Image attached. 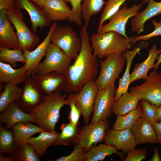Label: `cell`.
I'll use <instances>...</instances> for the list:
<instances>
[{"mask_svg": "<svg viewBox=\"0 0 161 161\" xmlns=\"http://www.w3.org/2000/svg\"><path fill=\"white\" fill-rule=\"evenodd\" d=\"M79 35L82 41L81 50L65 75L66 81L62 91L66 93L78 92L88 82L95 81L98 73L99 63L92 53L87 26L85 24L82 26Z\"/></svg>", "mask_w": 161, "mask_h": 161, "instance_id": "cell-1", "label": "cell"}, {"mask_svg": "<svg viewBox=\"0 0 161 161\" xmlns=\"http://www.w3.org/2000/svg\"><path fill=\"white\" fill-rule=\"evenodd\" d=\"M66 97V94L61 92L45 95L42 102L30 113L34 123L45 130L55 131L60 117V110L65 105Z\"/></svg>", "mask_w": 161, "mask_h": 161, "instance_id": "cell-2", "label": "cell"}, {"mask_svg": "<svg viewBox=\"0 0 161 161\" xmlns=\"http://www.w3.org/2000/svg\"><path fill=\"white\" fill-rule=\"evenodd\" d=\"M134 37L127 38L114 31L92 35L90 40L93 54L101 59L112 54L123 53L131 48Z\"/></svg>", "mask_w": 161, "mask_h": 161, "instance_id": "cell-3", "label": "cell"}, {"mask_svg": "<svg viewBox=\"0 0 161 161\" xmlns=\"http://www.w3.org/2000/svg\"><path fill=\"white\" fill-rule=\"evenodd\" d=\"M126 60L123 53L109 55L99 61L100 71L95 81L98 90L115 84L125 67Z\"/></svg>", "mask_w": 161, "mask_h": 161, "instance_id": "cell-4", "label": "cell"}, {"mask_svg": "<svg viewBox=\"0 0 161 161\" xmlns=\"http://www.w3.org/2000/svg\"><path fill=\"white\" fill-rule=\"evenodd\" d=\"M6 13L9 21L16 30L20 49L23 52L35 49L40 42V39L26 24L21 9L13 8L6 10Z\"/></svg>", "mask_w": 161, "mask_h": 161, "instance_id": "cell-5", "label": "cell"}, {"mask_svg": "<svg viewBox=\"0 0 161 161\" xmlns=\"http://www.w3.org/2000/svg\"><path fill=\"white\" fill-rule=\"evenodd\" d=\"M50 40L72 60L75 59L82 47L80 38L71 27L68 26H57Z\"/></svg>", "mask_w": 161, "mask_h": 161, "instance_id": "cell-6", "label": "cell"}, {"mask_svg": "<svg viewBox=\"0 0 161 161\" xmlns=\"http://www.w3.org/2000/svg\"><path fill=\"white\" fill-rule=\"evenodd\" d=\"M45 57L44 60L38 65L36 73L44 75L56 71L65 75L72 60L52 43H50L48 46Z\"/></svg>", "mask_w": 161, "mask_h": 161, "instance_id": "cell-7", "label": "cell"}, {"mask_svg": "<svg viewBox=\"0 0 161 161\" xmlns=\"http://www.w3.org/2000/svg\"><path fill=\"white\" fill-rule=\"evenodd\" d=\"M144 3L142 1L129 7L127 3L125 2L121 8L108 20L109 22L107 24L98 27L97 33H102L114 31L129 38L126 34V24L130 18L134 17L139 12Z\"/></svg>", "mask_w": 161, "mask_h": 161, "instance_id": "cell-8", "label": "cell"}, {"mask_svg": "<svg viewBox=\"0 0 161 161\" xmlns=\"http://www.w3.org/2000/svg\"><path fill=\"white\" fill-rule=\"evenodd\" d=\"M140 85L131 87L129 92L140 100L144 99L157 107L161 105V73L154 70Z\"/></svg>", "mask_w": 161, "mask_h": 161, "instance_id": "cell-9", "label": "cell"}, {"mask_svg": "<svg viewBox=\"0 0 161 161\" xmlns=\"http://www.w3.org/2000/svg\"><path fill=\"white\" fill-rule=\"evenodd\" d=\"M109 126V122L107 120L96 124L90 123L79 130L73 142L75 145L80 144L87 152L92 147L105 140L106 131Z\"/></svg>", "mask_w": 161, "mask_h": 161, "instance_id": "cell-10", "label": "cell"}, {"mask_svg": "<svg viewBox=\"0 0 161 161\" xmlns=\"http://www.w3.org/2000/svg\"><path fill=\"white\" fill-rule=\"evenodd\" d=\"M117 88L114 84L98 91L94 105L91 123L96 124L106 120L111 115Z\"/></svg>", "mask_w": 161, "mask_h": 161, "instance_id": "cell-11", "label": "cell"}, {"mask_svg": "<svg viewBox=\"0 0 161 161\" xmlns=\"http://www.w3.org/2000/svg\"><path fill=\"white\" fill-rule=\"evenodd\" d=\"M22 88V94L16 102L22 110L30 114L42 102L45 95L31 76L27 77Z\"/></svg>", "mask_w": 161, "mask_h": 161, "instance_id": "cell-12", "label": "cell"}, {"mask_svg": "<svg viewBox=\"0 0 161 161\" xmlns=\"http://www.w3.org/2000/svg\"><path fill=\"white\" fill-rule=\"evenodd\" d=\"M98 89L95 81L85 84L77 93H74L75 102L80 109L84 123L88 124Z\"/></svg>", "mask_w": 161, "mask_h": 161, "instance_id": "cell-13", "label": "cell"}, {"mask_svg": "<svg viewBox=\"0 0 161 161\" xmlns=\"http://www.w3.org/2000/svg\"><path fill=\"white\" fill-rule=\"evenodd\" d=\"M57 26L56 22H54L50 26L47 36L41 43L32 50L23 52L25 59L24 65L28 76L36 73L38 65L42 58L45 56L47 47L51 43V35Z\"/></svg>", "mask_w": 161, "mask_h": 161, "instance_id": "cell-14", "label": "cell"}, {"mask_svg": "<svg viewBox=\"0 0 161 161\" xmlns=\"http://www.w3.org/2000/svg\"><path fill=\"white\" fill-rule=\"evenodd\" d=\"M16 7L24 9L28 12L31 19L32 30L35 34L38 28L41 30L52 25V21L42 8L30 0H16Z\"/></svg>", "mask_w": 161, "mask_h": 161, "instance_id": "cell-15", "label": "cell"}, {"mask_svg": "<svg viewBox=\"0 0 161 161\" xmlns=\"http://www.w3.org/2000/svg\"><path fill=\"white\" fill-rule=\"evenodd\" d=\"M104 140L106 144L113 146L124 153H128L138 145L130 129H110L106 134Z\"/></svg>", "mask_w": 161, "mask_h": 161, "instance_id": "cell-16", "label": "cell"}, {"mask_svg": "<svg viewBox=\"0 0 161 161\" xmlns=\"http://www.w3.org/2000/svg\"><path fill=\"white\" fill-rule=\"evenodd\" d=\"M40 89L46 95L62 91L66 81L65 75L56 71L41 75H31Z\"/></svg>", "mask_w": 161, "mask_h": 161, "instance_id": "cell-17", "label": "cell"}, {"mask_svg": "<svg viewBox=\"0 0 161 161\" xmlns=\"http://www.w3.org/2000/svg\"><path fill=\"white\" fill-rule=\"evenodd\" d=\"M131 130L137 144L158 143L153 124L143 116L137 120Z\"/></svg>", "mask_w": 161, "mask_h": 161, "instance_id": "cell-18", "label": "cell"}, {"mask_svg": "<svg viewBox=\"0 0 161 161\" xmlns=\"http://www.w3.org/2000/svg\"><path fill=\"white\" fill-rule=\"evenodd\" d=\"M0 46L10 49H20L14 27L9 21L5 10H0Z\"/></svg>", "mask_w": 161, "mask_h": 161, "instance_id": "cell-19", "label": "cell"}, {"mask_svg": "<svg viewBox=\"0 0 161 161\" xmlns=\"http://www.w3.org/2000/svg\"><path fill=\"white\" fill-rule=\"evenodd\" d=\"M0 125L5 124V128L9 130L16 124L21 122H28L34 123L30 114L22 110L16 102L8 105L5 109L1 112Z\"/></svg>", "mask_w": 161, "mask_h": 161, "instance_id": "cell-20", "label": "cell"}, {"mask_svg": "<svg viewBox=\"0 0 161 161\" xmlns=\"http://www.w3.org/2000/svg\"><path fill=\"white\" fill-rule=\"evenodd\" d=\"M147 7L139 12L132 18L131 21L132 31L139 34L143 31L146 21L153 17L161 14V1L150 0Z\"/></svg>", "mask_w": 161, "mask_h": 161, "instance_id": "cell-21", "label": "cell"}, {"mask_svg": "<svg viewBox=\"0 0 161 161\" xmlns=\"http://www.w3.org/2000/svg\"><path fill=\"white\" fill-rule=\"evenodd\" d=\"M42 8L52 22L68 20L72 13L64 0H46Z\"/></svg>", "mask_w": 161, "mask_h": 161, "instance_id": "cell-22", "label": "cell"}, {"mask_svg": "<svg viewBox=\"0 0 161 161\" xmlns=\"http://www.w3.org/2000/svg\"><path fill=\"white\" fill-rule=\"evenodd\" d=\"M28 75L24 65L17 69L10 64L0 61V83L16 85L23 83Z\"/></svg>", "mask_w": 161, "mask_h": 161, "instance_id": "cell-23", "label": "cell"}, {"mask_svg": "<svg viewBox=\"0 0 161 161\" xmlns=\"http://www.w3.org/2000/svg\"><path fill=\"white\" fill-rule=\"evenodd\" d=\"M31 122L18 123L11 128L14 136L15 144L17 146H21L28 143L32 136L45 130Z\"/></svg>", "mask_w": 161, "mask_h": 161, "instance_id": "cell-24", "label": "cell"}, {"mask_svg": "<svg viewBox=\"0 0 161 161\" xmlns=\"http://www.w3.org/2000/svg\"><path fill=\"white\" fill-rule=\"evenodd\" d=\"M155 45H153L149 51L148 55L144 61L135 65L130 74V84L137 80L145 79L148 77L147 73L149 70L154 68L155 61L160 53Z\"/></svg>", "mask_w": 161, "mask_h": 161, "instance_id": "cell-25", "label": "cell"}, {"mask_svg": "<svg viewBox=\"0 0 161 161\" xmlns=\"http://www.w3.org/2000/svg\"><path fill=\"white\" fill-rule=\"evenodd\" d=\"M59 134L55 130L43 131L37 137H31L28 143L33 146L37 155L40 158L44 154L47 149L53 145Z\"/></svg>", "mask_w": 161, "mask_h": 161, "instance_id": "cell-26", "label": "cell"}, {"mask_svg": "<svg viewBox=\"0 0 161 161\" xmlns=\"http://www.w3.org/2000/svg\"><path fill=\"white\" fill-rule=\"evenodd\" d=\"M140 50L139 47H135L131 50H127L123 53L126 60V66L122 77L119 79V85L116 92L115 101H117L123 94L128 92L130 85V69L133 59Z\"/></svg>", "mask_w": 161, "mask_h": 161, "instance_id": "cell-27", "label": "cell"}, {"mask_svg": "<svg viewBox=\"0 0 161 161\" xmlns=\"http://www.w3.org/2000/svg\"><path fill=\"white\" fill-rule=\"evenodd\" d=\"M139 100L136 96L128 92L114 102L112 107V112L117 115L125 114L136 108Z\"/></svg>", "mask_w": 161, "mask_h": 161, "instance_id": "cell-28", "label": "cell"}, {"mask_svg": "<svg viewBox=\"0 0 161 161\" xmlns=\"http://www.w3.org/2000/svg\"><path fill=\"white\" fill-rule=\"evenodd\" d=\"M114 154H117L121 158L123 157V154L113 146L106 143L95 145L87 152L85 161H102L107 156Z\"/></svg>", "mask_w": 161, "mask_h": 161, "instance_id": "cell-29", "label": "cell"}, {"mask_svg": "<svg viewBox=\"0 0 161 161\" xmlns=\"http://www.w3.org/2000/svg\"><path fill=\"white\" fill-rule=\"evenodd\" d=\"M117 116L113 129L117 130L131 129L137 120L143 116L141 103L126 114Z\"/></svg>", "mask_w": 161, "mask_h": 161, "instance_id": "cell-30", "label": "cell"}, {"mask_svg": "<svg viewBox=\"0 0 161 161\" xmlns=\"http://www.w3.org/2000/svg\"><path fill=\"white\" fill-rule=\"evenodd\" d=\"M23 88L18 85L6 84L0 95V112L4 111L10 104L16 102L21 97Z\"/></svg>", "mask_w": 161, "mask_h": 161, "instance_id": "cell-31", "label": "cell"}, {"mask_svg": "<svg viewBox=\"0 0 161 161\" xmlns=\"http://www.w3.org/2000/svg\"><path fill=\"white\" fill-rule=\"evenodd\" d=\"M61 132L53 145H67L73 142L79 129L78 126L69 122L63 123L60 127Z\"/></svg>", "mask_w": 161, "mask_h": 161, "instance_id": "cell-32", "label": "cell"}, {"mask_svg": "<svg viewBox=\"0 0 161 161\" xmlns=\"http://www.w3.org/2000/svg\"><path fill=\"white\" fill-rule=\"evenodd\" d=\"M82 16L88 26L91 17L100 12L106 2L104 0H82Z\"/></svg>", "mask_w": 161, "mask_h": 161, "instance_id": "cell-33", "label": "cell"}, {"mask_svg": "<svg viewBox=\"0 0 161 161\" xmlns=\"http://www.w3.org/2000/svg\"><path fill=\"white\" fill-rule=\"evenodd\" d=\"M0 61L8 63L15 68L17 62L25 64V59L20 49H10L0 46Z\"/></svg>", "mask_w": 161, "mask_h": 161, "instance_id": "cell-34", "label": "cell"}, {"mask_svg": "<svg viewBox=\"0 0 161 161\" xmlns=\"http://www.w3.org/2000/svg\"><path fill=\"white\" fill-rule=\"evenodd\" d=\"M18 147L15 144L14 136L12 131L9 130L0 125V154H12L16 151Z\"/></svg>", "mask_w": 161, "mask_h": 161, "instance_id": "cell-35", "label": "cell"}, {"mask_svg": "<svg viewBox=\"0 0 161 161\" xmlns=\"http://www.w3.org/2000/svg\"><path fill=\"white\" fill-rule=\"evenodd\" d=\"M15 160L18 161H39L33 146L29 143L18 146L16 151L12 154Z\"/></svg>", "mask_w": 161, "mask_h": 161, "instance_id": "cell-36", "label": "cell"}, {"mask_svg": "<svg viewBox=\"0 0 161 161\" xmlns=\"http://www.w3.org/2000/svg\"><path fill=\"white\" fill-rule=\"evenodd\" d=\"M127 0H108L100 15L99 27L103 25L105 21L116 13L120 9L121 6Z\"/></svg>", "mask_w": 161, "mask_h": 161, "instance_id": "cell-37", "label": "cell"}, {"mask_svg": "<svg viewBox=\"0 0 161 161\" xmlns=\"http://www.w3.org/2000/svg\"><path fill=\"white\" fill-rule=\"evenodd\" d=\"M65 105L69 106L70 108L68 117L69 122L78 126L82 114L80 109L76 103L74 93L70 94L68 97L66 98Z\"/></svg>", "mask_w": 161, "mask_h": 161, "instance_id": "cell-38", "label": "cell"}, {"mask_svg": "<svg viewBox=\"0 0 161 161\" xmlns=\"http://www.w3.org/2000/svg\"><path fill=\"white\" fill-rule=\"evenodd\" d=\"M66 3L69 2L72 7V14L68 21L78 25L82 24L83 19L81 13V2L82 0H64Z\"/></svg>", "mask_w": 161, "mask_h": 161, "instance_id": "cell-39", "label": "cell"}, {"mask_svg": "<svg viewBox=\"0 0 161 161\" xmlns=\"http://www.w3.org/2000/svg\"><path fill=\"white\" fill-rule=\"evenodd\" d=\"M87 151L79 144L75 145L72 152L66 156H61L55 161H85Z\"/></svg>", "mask_w": 161, "mask_h": 161, "instance_id": "cell-40", "label": "cell"}, {"mask_svg": "<svg viewBox=\"0 0 161 161\" xmlns=\"http://www.w3.org/2000/svg\"><path fill=\"white\" fill-rule=\"evenodd\" d=\"M140 103L143 116L152 124L156 122L155 116L158 107L144 99L141 100Z\"/></svg>", "mask_w": 161, "mask_h": 161, "instance_id": "cell-41", "label": "cell"}, {"mask_svg": "<svg viewBox=\"0 0 161 161\" xmlns=\"http://www.w3.org/2000/svg\"><path fill=\"white\" fill-rule=\"evenodd\" d=\"M151 22L154 26V30L148 34L134 37L132 41L133 45L138 41H145L152 38L161 35V21L157 22L156 20H153L151 21Z\"/></svg>", "mask_w": 161, "mask_h": 161, "instance_id": "cell-42", "label": "cell"}, {"mask_svg": "<svg viewBox=\"0 0 161 161\" xmlns=\"http://www.w3.org/2000/svg\"><path fill=\"white\" fill-rule=\"evenodd\" d=\"M147 155V150L145 148L135 149L127 153L124 161H141L146 159Z\"/></svg>", "mask_w": 161, "mask_h": 161, "instance_id": "cell-43", "label": "cell"}, {"mask_svg": "<svg viewBox=\"0 0 161 161\" xmlns=\"http://www.w3.org/2000/svg\"><path fill=\"white\" fill-rule=\"evenodd\" d=\"M16 0H0V10H6L16 7Z\"/></svg>", "mask_w": 161, "mask_h": 161, "instance_id": "cell-44", "label": "cell"}, {"mask_svg": "<svg viewBox=\"0 0 161 161\" xmlns=\"http://www.w3.org/2000/svg\"><path fill=\"white\" fill-rule=\"evenodd\" d=\"M152 124L156 133L158 143L161 146V121L160 123L155 122Z\"/></svg>", "mask_w": 161, "mask_h": 161, "instance_id": "cell-45", "label": "cell"}, {"mask_svg": "<svg viewBox=\"0 0 161 161\" xmlns=\"http://www.w3.org/2000/svg\"><path fill=\"white\" fill-rule=\"evenodd\" d=\"M148 161H161L160 157L159 151L158 149L155 147L154 148V154L153 157L150 159L148 160Z\"/></svg>", "mask_w": 161, "mask_h": 161, "instance_id": "cell-46", "label": "cell"}, {"mask_svg": "<svg viewBox=\"0 0 161 161\" xmlns=\"http://www.w3.org/2000/svg\"><path fill=\"white\" fill-rule=\"evenodd\" d=\"M14 160V158L12 154L6 157H5L2 154H0V161H13Z\"/></svg>", "mask_w": 161, "mask_h": 161, "instance_id": "cell-47", "label": "cell"}, {"mask_svg": "<svg viewBox=\"0 0 161 161\" xmlns=\"http://www.w3.org/2000/svg\"><path fill=\"white\" fill-rule=\"evenodd\" d=\"M161 121V105L158 107L155 116V121L158 122Z\"/></svg>", "mask_w": 161, "mask_h": 161, "instance_id": "cell-48", "label": "cell"}, {"mask_svg": "<svg viewBox=\"0 0 161 161\" xmlns=\"http://www.w3.org/2000/svg\"><path fill=\"white\" fill-rule=\"evenodd\" d=\"M160 48L159 50L160 51V53L159 55L157 60V61L155 64L154 67V70H157L158 68V66L161 63V43L160 44Z\"/></svg>", "mask_w": 161, "mask_h": 161, "instance_id": "cell-49", "label": "cell"}, {"mask_svg": "<svg viewBox=\"0 0 161 161\" xmlns=\"http://www.w3.org/2000/svg\"><path fill=\"white\" fill-rule=\"evenodd\" d=\"M31 1L35 4L42 8L46 0H30Z\"/></svg>", "mask_w": 161, "mask_h": 161, "instance_id": "cell-50", "label": "cell"}, {"mask_svg": "<svg viewBox=\"0 0 161 161\" xmlns=\"http://www.w3.org/2000/svg\"><path fill=\"white\" fill-rule=\"evenodd\" d=\"M150 0H143V2L144 3H147Z\"/></svg>", "mask_w": 161, "mask_h": 161, "instance_id": "cell-51", "label": "cell"}, {"mask_svg": "<svg viewBox=\"0 0 161 161\" xmlns=\"http://www.w3.org/2000/svg\"></svg>", "mask_w": 161, "mask_h": 161, "instance_id": "cell-52", "label": "cell"}]
</instances>
